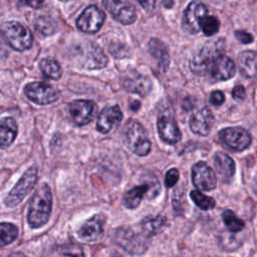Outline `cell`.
I'll list each match as a JSON object with an SVG mask.
<instances>
[{
  "label": "cell",
  "instance_id": "cell-1",
  "mask_svg": "<svg viewBox=\"0 0 257 257\" xmlns=\"http://www.w3.org/2000/svg\"><path fill=\"white\" fill-rule=\"evenodd\" d=\"M52 195L47 184H42L33 194L28 205L27 221L31 228H39L47 223L51 214Z\"/></svg>",
  "mask_w": 257,
  "mask_h": 257
},
{
  "label": "cell",
  "instance_id": "cell-2",
  "mask_svg": "<svg viewBox=\"0 0 257 257\" xmlns=\"http://www.w3.org/2000/svg\"><path fill=\"white\" fill-rule=\"evenodd\" d=\"M225 41L223 38L207 42L190 60L191 70L198 75H206L213 61L223 54Z\"/></svg>",
  "mask_w": 257,
  "mask_h": 257
},
{
  "label": "cell",
  "instance_id": "cell-3",
  "mask_svg": "<svg viewBox=\"0 0 257 257\" xmlns=\"http://www.w3.org/2000/svg\"><path fill=\"white\" fill-rule=\"evenodd\" d=\"M124 140L130 150L138 156H147L151 151V142L143 125L137 120H128L123 130Z\"/></svg>",
  "mask_w": 257,
  "mask_h": 257
},
{
  "label": "cell",
  "instance_id": "cell-4",
  "mask_svg": "<svg viewBox=\"0 0 257 257\" xmlns=\"http://www.w3.org/2000/svg\"><path fill=\"white\" fill-rule=\"evenodd\" d=\"M3 34L8 45L17 51H24L31 47L33 37L31 31L17 21L6 22Z\"/></svg>",
  "mask_w": 257,
  "mask_h": 257
},
{
  "label": "cell",
  "instance_id": "cell-5",
  "mask_svg": "<svg viewBox=\"0 0 257 257\" xmlns=\"http://www.w3.org/2000/svg\"><path fill=\"white\" fill-rule=\"evenodd\" d=\"M36 180L37 168L35 166H32L25 171V173L18 180L16 185L7 194L4 199V204L7 207H15L20 204L23 199L28 195V193H30V191L34 188Z\"/></svg>",
  "mask_w": 257,
  "mask_h": 257
},
{
  "label": "cell",
  "instance_id": "cell-6",
  "mask_svg": "<svg viewBox=\"0 0 257 257\" xmlns=\"http://www.w3.org/2000/svg\"><path fill=\"white\" fill-rule=\"evenodd\" d=\"M24 93L28 99L37 104H49L59 97L58 90L43 81L28 83L24 87Z\"/></svg>",
  "mask_w": 257,
  "mask_h": 257
},
{
  "label": "cell",
  "instance_id": "cell-7",
  "mask_svg": "<svg viewBox=\"0 0 257 257\" xmlns=\"http://www.w3.org/2000/svg\"><path fill=\"white\" fill-rule=\"evenodd\" d=\"M219 139L226 148L236 152L246 150L251 144L250 134L239 126L221 130L219 133Z\"/></svg>",
  "mask_w": 257,
  "mask_h": 257
},
{
  "label": "cell",
  "instance_id": "cell-8",
  "mask_svg": "<svg viewBox=\"0 0 257 257\" xmlns=\"http://www.w3.org/2000/svg\"><path fill=\"white\" fill-rule=\"evenodd\" d=\"M105 19L104 12L95 5L86 7L76 19V26L85 33H94L100 29Z\"/></svg>",
  "mask_w": 257,
  "mask_h": 257
},
{
  "label": "cell",
  "instance_id": "cell-9",
  "mask_svg": "<svg viewBox=\"0 0 257 257\" xmlns=\"http://www.w3.org/2000/svg\"><path fill=\"white\" fill-rule=\"evenodd\" d=\"M102 5L115 20L122 24H132L137 18L136 8L128 0H102Z\"/></svg>",
  "mask_w": 257,
  "mask_h": 257
},
{
  "label": "cell",
  "instance_id": "cell-10",
  "mask_svg": "<svg viewBox=\"0 0 257 257\" xmlns=\"http://www.w3.org/2000/svg\"><path fill=\"white\" fill-rule=\"evenodd\" d=\"M114 241L131 254H141L147 248L145 238L125 227L114 232Z\"/></svg>",
  "mask_w": 257,
  "mask_h": 257
},
{
  "label": "cell",
  "instance_id": "cell-11",
  "mask_svg": "<svg viewBox=\"0 0 257 257\" xmlns=\"http://www.w3.org/2000/svg\"><path fill=\"white\" fill-rule=\"evenodd\" d=\"M207 17V8L206 6L198 1L191 2L185 12L183 17V27L186 31L191 34L199 32L202 27L204 19Z\"/></svg>",
  "mask_w": 257,
  "mask_h": 257
},
{
  "label": "cell",
  "instance_id": "cell-12",
  "mask_svg": "<svg viewBox=\"0 0 257 257\" xmlns=\"http://www.w3.org/2000/svg\"><path fill=\"white\" fill-rule=\"evenodd\" d=\"M157 126L160 138L169 145L178 143L182 138L174 114L170 110H167L159 116Z\"/></svg>",
  "mask_w": 257,
  "mask_h": 257
},
{
  "label": "cell",
  "instance_id": "cell-13",
  "mask_svg": "<svg viewBox=\"0 0 257 257\" xmlns=\"http://www.w3.org/2000/svg\"><path fill=\"white\" fill-rule=\"evenodd\" d=\"M192 182L202 191H211L216 187L217 178L210 166L205 162H198L192 168Z\"/></svg>",
  "mask_w": 257,
  "mask_h": 257
},
{
  "label": "cell",
  "instance_id": "cell-14",
  "mask_svg": "<svg viewBox=\"0 0 257 257\" xmlns=\"http://www.w3.org/2000/svg\"><path fill=\"white\" fill-rule=\"evenodd\" d=\"M236 68L233 60L222 54L217 57L207 70L206 75L212 82L224 81L231 78L235 74Z\"/></svg>",
  "mask_w": 257,
  "mask_h": 257
},
{
  "label": "cell",
  "instance_id": "cell-15",
  "mask_svg": "<svg viewBox=\"0 0 257 257\" xmlns=\"http://www.w3.org/2000/svg\"><path fill=\"white\" fill-rule=\"evenodd\" d=\"M68 110L72 121L76 125L82 126L92 120L95 112V105L90 100L77 99L69 103Z\"/></svg>",
  "mask_w": 257,
  "mask_h": 257
},
{
  "label": "cell",
  "instance_id": "cell-16",
  "mask_svg": "<svg viewBox=\"0 0 257 257\" xmlns=\"http://www.w3.org/2000/svg\"><path fill=\"white\" fill-rule=\"evenodd\" d=\"M151 185V183H145L128 190L123 196V205L127 209H135L140 205L146 195H148V198L150 199L155 198L160 192V185L159 182L153 186Z\"/></svg>",
  "mask_w": 257,
  "mask_h": 257
},
{
  "label": "cell",
  "instance_id": "cell-17",
  "mask_svg": "<svg viewBox=\"0 0 257 257\" xmlns=\"http://www.w3.org/2000/svg\"><path fill=\"white\" fill-rule=\"evenodd\" d=\"M122 119V113L117 105L103 108L96 121V130L101 134H107L116 127Z\"/></svg>",
  "mask_w": 257,
  "mask_h": 257
},
{
  "label": "cell",
  "instance_id": "cell-18",
  "mask_svg": "<svg viewBox=\"0 0 257 257\" xmlns=\"http://www.w3.org/2000/svg\"><path fill=\"white\" fill-rule=\"evenodd\" d=\"M214 115L208 107L196 111L190 118V128L193 133L200 136H207L213 125Z\"/></svg>",
  "mask_w": 257,
  "mask_h": 257
},
{
  "label": "cell",
  "instance_id": "cell-19",
  "mask_svg": "<svg viewBox=\"0 0 257 257\" xmlns=\"http://www.w3.org/2000/svg\"><path fill=\"white\" fill-rule=\"evenodd\" d=\"M103 225L104 218L101 215H94L81 225L77 234L81 239L87 242L96 241L103 233Z\"/></svg>",
  "mask_w": 257,
  "mask_h": 257
},
{
  "label": "cell",
  "instance_id": "cell-20",
  "mask_svg": "<svg viewBox=\"0 0 257 257\" xmlns=\"http://www.w3.org/2000/svg\"><path fill=\"white\" fill-rule=\"evenodd\" d=\"M122 85L126 90L133 93H138L142 96L147 95L152 89V81L150 78L135 71L123 76Z\"/></svg>",
  "mask_w": 257,
  "mask_h": 257
},
{
  "label": "cell",
  "instance_id": "cell-21",
  "mask_svg": "<svg viewBox=\"0 0 257 257\" xmlns=\"http://www.w3.org/2000/svg\"><path fill=\"white\" fill-rule=\"evenodd\" d=\"M238 64L245 77L257 80V52L252 50L241 52L238 56Z\"/></svg>",
  "mask_w": 257,
  "mask_h": 257
},
{
  "label": "cell",
  "instance_id": "cell-22",
  "mask_svg": "<svg viewBox=\"0 0 257 257\" xmlns=\"http://www.w3.org/2000/svg\"><path fill=\"white\" fill-rule=\"evenodd\" d=\"M214 166L223 182H229L235 173L234 161L225 153H217L214 157Z\"/></svg>",
  "mask_w": 257,
  "mask_h": 257
},
{
  "label": "cell",
  "instance_id": "cell-23",
  "mask_svg": "<svg viewBox=\"0 0 257 257\" xmlns=\"http://www.w3.org/2000/svg\"><path fill=\"white\" fill-rule=\"evenodd\" d=\"M149 51L156 59L160 70L165 72L170 64V56L164 42L158 38H152L149 42Z\"/></svg>",
  "mask_w": 257,
  "mask_h": 257
},
{
  "label": "cell",
  "instance_id": "cell-24",
  "mask_svg": "<svg viewBox=\"0 0 257 257\" xmlns=\"http://www.w3.org/2000/svg\"><path fill=\"white\" fill-rule=\"evenodd\" d=\"M17 123L14 118L7 116L0 120V149L9 148L17 136Z\"/></svg>",
  "mask_w": 257,
  "mask_h": 257
},
{
  "label": "cell",
  "instance_id": "cell-25",
  "mask_svg": "<svg viewBox=\"0 0 257 257\" xmlns=\"http://www.w3.org/2000/svg\"><path fill=\"white\" fill-rule=\"evenodd\" d=\"M107 58L102 50L94 45V43L88 46V50L84 56V66L88 69H96L105 66Z\"/></svg>",
  "mask_w": 257,
  "mask_h": 257
},
{
  "label": "cell",
  "instance_id": "cell-26",
  "mask_svg": "<svg viewBox=\"0 0 257 257\" xmlns=\"http://www.w3.org/2000/svg\"><path fill=\"white\" fill-rule=\"evenodd\" d=\"M168 224V220L165 216H148L143 219L141 223L142 230L146 236H154L161 233Z\"/></svg>",
  "mask_w": 257,
  "mask_h": 257
},
{
  "label": "cell",
  "instance_id": "cell-27",
  "mask_svg": "<svg viewBox=\"0 0 257 257\" xmlns=\"http://www.w3.org/2000/svg\"><path fill=\"white\" fill-rule=\"evenodd\" d=\"M39 67L41 72L48 78L58 79L61 76V67L55 59L43 58L39 63Z\"/></svg>",
  "mask_w": 257,
  "mask_h": 257
},
{
  "label": "cell",
  "instance_id": "cell-28",
  "mask_svg": "<svg viewBox=\"0 0 257 257\" xmlns=\"http://www.w3.org/2000/svg\"><path fill=\"white\" fill-rule=\"evenodd\" d=\"M222 219L227 229L232 233H238L245 228V222L231 210L223 211Z\"/></svg>",
  "mask_w": 257,
  "mask_h": 257
},
{
  "label": "cell",
  "instance_id": "cell-29",
  "mask_svg": "<svg viewBox=\"0 0 257 257\" xmlns=\"http://www.w3.org/2000/svg\"><path fill=\"white\" fill-rule=\"evenodd\" d=\"M18 237V228L12 223H0V247L12 243Z\"/></svg>",
  "mask_w": 257,
  "mask_h": 257
},
{
  "label": "cell",
  "instance_id": "cell-30",
  "mask_svg": "<svg viewBox=\"0 0 257 257\" xmlns=\"http://www.w3.org/2000/svg\"><path fill=\"white\" fill-rule=\"evenodd\" d=\"M190 197L193 200V202L202 210L207 211V210H211L215 207L216 202L212 197L206 196L205 194L201 193L198 190H193L190 193Z\"/></svg>",
  "mask_w": 257,
  "mask_h": 257
},
{
  "label": "cell",
  "instance_id": "cell-31",
  "mask_svg": "<svg viewBox=\"0 0 257 257\" xmlns=\"http://www.w3.org/2000/svg\"><path fill=\"white\" fill-rule=\"evenodd\" d=\"M56 28L55 22L53 19L47 17V16H40L36 19L35 22V29L41 33L42 35H50L54 33Z\"/></svg>",
  "mask_w": 257,
  "mask_h": 257
},
{
  "label": "cell",
  "instance_id": "cell-32",
  "mask_svg": "<svg viewBox=\"0 0 257 257\" xmlns=\"http://www.w3.org/2000/svg\"><path fill=\"white\" fill-rule=\"evenodd\" d=\"M219 20L214 16H207L202 23V30L207 36H212L219 30Z\"/></svg>",
  "mask_w": 257,
  "mask_h": 257
},
{
  "label": "cell",
  "instance_id": "cell-33",
  "mask_svg": "<svg viewBox=\"0 0 257 257\" xmlns=\"http://www.w3.org/2000/svg\"><path fill=\"white\" fill-rule=\"evenodd\" d=\"M61 257H84L82 248L77 244H68L60 249Z\"/></svg>",
  "mask_w": 257,
  "mask_h": 257
},
{
  "label": "cell",
  "instance_id": "cell-34",
  "mask_svg": "<svg viewBox=\"0 0 257 257\" xmlns=\"http://www.w3.org/2000/svg\"><path fill=\"white\" fill-rule=\"evenodd\" d=\"M179 180V171L175 168L169 170L165 177V185L168 188H172L176 185Z\"/></svg>",
  "mask_w": 257,
  "mask_h": 257
},
{
  "label": "cell",
  "instance_id": "cell-35",
  "mask_svg": "<svg viewBox=\"0 0 257 257\" xmlns=\"http://www.w3.org/2000/svg\"><path fill=\"white\" fill-rule=\"evenodd\" d=\"M225 100V96L223 92L220 90H215L210 95V102L214 105H221Z\"/></svg>",
  "mask_w": 257,
  "mask_h": 257
},
{
  "label": "cell",
  "instance_id": "cell-36",
  "mask_svg": "<svg viewBox=\"0 0 257 257\" xmlns=\"http://www.w3.org/2000/svg\"><path fill=\"white\" fill-rule=\"evenodd\" d=\"M235 34H236L237 39H238L239 41H241L242 43H244V44H249V43H251V42L253 41V36H252L250 33L246 32V31L237 30V31L235 32Z\"/></svg>",
  "mask_w": 257,
  "mask_h": 257
},
{
  "label": "cell",
  "instance_id": "cell-37",
  "mask_svg": "<svg viewBox=\"0 0 257 257\" xmlns=\"http://www.w3.org/2000/svg\"><path fill=\"white\" fill-rule=\"evenodd\" d=\"M246 95V91H245V88L244 86L242 85H236L234 88H233V91H232V96L233 98L237 99V100H242Z\"/></svg>",
  "mask_w": 257,
  "mask_h": 257
},
{
  "label": "cell",
  "instance_id": "cell-38",
  "mask_svg": "<svg viewBox=\"0 0 257 257\" xmlns=\"http://www.w3.org/2000/svg\"><path fill=\"white\" fill-rule=\"evenodd\" d=\"M19 3L21 5H25V6L34 8V9H38V8L42 7L44 0H19Z\"/></svg>",
  "mask_w": 257,
  "mask_h": 257
},
{
  "label": "cell",
  "instance_id": "cell-39",
  "mask_svg": "<svg viewBox=\"0 0 257 257\" xmlns=\"http://www.w3.org/2000/svg\"><path fill=\"white\" fill-rule=\"evenodd\" d=\"M7 41L5 39V36L4 34L0 31V57H4L6 56L7 52H8V49H7Z\"/></svg>",
  "mask_w": 257,
  "mask_h": 257
},
{
  "label": "cell",
  "instance_id": "cell-40",
  "mask_svg": "<svg viewBox=\"0 0 257 257\" xmlns=\"http://www.w3.org/2000/svg\"><path fill=\"white\" fill-rule=\"evenodd\" d=\"M138 2L141 4V6L147 10V11H152L155 8V3L156 0H138Z\"/></svg>",
  "mask_w": 257,
  "mask_h": 257
},
{
  "label": "cell",
  "instance_id": "cell-41",
  "mask_svg": "<svg viewBox=\"0 0 257 257\" xmlns=\"http://www.w3.org/2000/svg\"><path fill=\"white\" fill-rule=\"evenodd\" d=\"M140 106H141L140 101L136 100L134 103H132V104H131V106H130V107H131V109H132V110H135V111H136V110H138V109L140 108Z\"/></svg>",
  "mask_w": 257,
  "mask_h": 257
},
{
  "label": "cell",
  "instance_id": "cell-42",
  "mask_svg": "<svg viewBox=\"0 0 257 257\" xmlns=\"http://www.w3.org/2000/svg\"><path fill=\"white\" fill-rule=\"evenodd\" d=\"M163 4L166 8H171L174 4V1L173 0H163Z\"/></svg>",
  "mask_w": 257,
  "mask_h": 257
},
{
  "label": "cell",
  "instance_id": "cell-43",
  "mask_svg": "<svg viewBox=\"0 0 257 257\" xmlns=\"http://www.w3.org/2000/svg\"><path fill=\"white\" fill-rule=\"evenodd\" d=\"M7 257H27V256L21 252H14V253L9 254Z\"/></svg>",
  "mask_w": 257,
  "mask_h": 257
},
{
  "label": "cell",
  "instance_id": "cell-44",
  "mask_svg": "<svg viewBox=\"0 0 257 257\" xmlns=\"http://www.w3.org/2000/svg\"><path fill=\"white\" fill-rule=\"evenodd\" d=\"M61 1H64V2H67V1H72V0H61Z\"/></svg>",
  "mask_w": 257,
  "mask_h": 257
}]
</instances>
